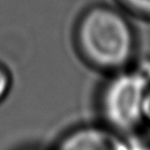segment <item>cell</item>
Segmentation results:
<instances>
[{"label": "cell", "mask_w": 150, "mask_h": 150, "mask_svg": "<svg viewBox=\"0 0 150 150\" xmlns=\"http://www.w3.org/2000/svg\"><path fill=\"white\" fill-rule=\"evenodd\" d=\"M143 116H144V120L150 123V88L146 93V95H145V100L143 105Z\"/></svg>", "instance_id": "cell-7"}, {"label": "cell", "mask_w": 150, "mask_h": 150, "mask_svg": "<svg viewBox=\"0 0 150 150\" xmlns=\"http://www.w3.org/2000/svg\"><path fill=\"white\" fill-rule=\"evenodd\" d=\"M76 40L91 64L106 70L125 68L135 50V38L128 20L108 6L91 8L79 21Z\"/></svg>", "instance_id": "cell-1"}, {"label": "cell", "mask_w": 150, "mask_h": 150, "mask_svg": "<svg viewBox=\"0 0 150 150\" xmlns=\"http://www.w3.org/2000/svg\"><path fill=\"white\" fill-rule=\"evenodd\" d=\"M128 139L111 128L88 125L71 130L54 150H128Z\"/></svg>", "instance_id": "cell-3"}, {"label": "cell", "mask_w": 150, "mask_h": 150, "mask_svg": "<svg viewBox=\"0 0 150 150\" xmlns=\"http://www.w3.org/2000/svg\"><path fill=\"white\" fill-rule=\"evenodd\" d=\"M123 1L133 10L150 16V0H123Z\"/></svg>", "instance_id": "cell-4"}, {"label": "cell", "mask_w": 150, "mask_h": 150, "mask_svg": "<svg viewBox=\"0 0 150 150\" xmlns=\"http://www.w3.org/2000/svg\"><path fill=\"white\" fill-rule=\"evenodd\" d=\"M128 150H150V144L142 142L140 139H128Z\"/></svg>", "instance_id": "cell-6"}, {"label": "cell", "mask_w": 150, "mask_h": 150, "mask_svg": "<svg viewBox=\"0 0 150 150\" xmlns=\"http://www.w3.org/2000/svg\"><path fill=\"white\" fill-rule=\"evenodd\" d=\"M150 88V62H144L111 78L101 96L106 123L119 133L130 131L144 120L143 105Z\"/></svg>", "instance_id": "cell-2"}, {"label": "cell", "mask_w": 150, "mask_h": 150, "mask_svg": "<svg viewBox=\"0 0 150 150\" xmlns=\"http://www.w3.org/2000/svg\"><path fill=\"white\" fill-rule=\"evenodd\" d=\"M10 75L0 65V101H1L10 89Z\"/></svg>", "instance_id": "cell-5"}]
</instances>
